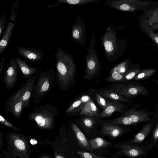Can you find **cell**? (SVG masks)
<instances>
[{"label":"cell","instance_id":"obj_1","mask_svg":"<svg viewBox=\"0 0 158 158\" xmlns=\"http://www.w3.org/2000/svg\"><path fill=\"white\" fill-rule=\"evenodd\" d=\"M56 61V81L60 90H69L74 85L76 66L73 56L58 47L55 55Z\"/></svg>","mask_w":158,"mask_h":158},{"label":"cell","instance_id":"obj_2","mask_svg":"<svg viewBox=\"0 0 158 158\" xmlns=\"http://www.w3.org/2000/svg\"><path fill=\"white\" fill-rule=\"evenodd\" d=\"M107 60L114 62L125 51L124 40L119 39L115 28L111 25L106 30L101 37Z\"/></svg>","mask_w":158,"mask_h":158},{"label":"cell","instance_id":"obj_3","mask_svg":"<svg viewBox=\"0 0 158 158\" xmlns=\"http://www.w3.org/2000/svg\"><path fill=\"white\" fill-rule=\"evenodd\" d=\"M60 114L55 106L49 104L34 107L28 115L30 121H34L42 129H51L55 125L56 118Z\"/></svg>","mask_w":158,"mask_h":158},{"label":"cell","instance_id":"obj_4","mask_svg":"<svg viewBox=\"0 0 158 158\" xmlns=\"http://www.w3.org/2000/svg\"><path fill=\"white\" fill-rule=\"evenodd\" d=\"M56 77V72L53 69H48L40 71L32 96L34 103H40L41 99L53 87V81Z\"/></svg>","mask_w":158,"mask_h":158},{"label":"cell","instance_id":"obj_5","mask_svg":"<svg viewBox=\"0 0 158 158\" xmlns=\"http://www.w3.org/2000/svg\"><path fill=\"white\" fill-rule=\"evenodd\" d=\"M153 113L148 111L146 109L138 110L131 108L120 116L112 119L102 120V122L114 124L130 126L150 121Z\"/></svg>","mask_w":158,"mask_h":158},{"label":"cell","instance_id":"obj_6","mask_svg":"<svg viewBox=\"0 0 158 158\" xmlns=\"http://www.w3.org/2000/svg\"><path fill=\"white\" fill-rule=\"evenodd\" d=\"M96 39L94 31L92 33L89 46L85 56L86 68L85 78L89 81L100 74L101 66L95 49Z\"/></svg>","mask_w":158,"mask_h":158},{"label":"cell","instance_id":"obj_7","mask_svg":"<svg viewBox=\"0 0 158 158\" xmlns=\"http://www.w3.org/2000/svg\"><path fill=\"white\" fill-rule=\"evenodd\" d=\"M106 88L130 99L139 95L147 96L149 94V91L144 86L134 84L129 81L114 83Z\"/></svg>","mask_w":158,"mask_h":158},{"label":"cell","instance_id":"obj_8","mask_svg":"<svg viewBox=\"0 0 158 158\" xmlns=\"http://www.w3.org/2000/svg\"><path fill=\"white\" fill-rule=\"evenodd\" d=\"M102 118L98 116H78L73 121L85 135L92 139L97 137H103L98 127H100Z\"/></svg>","mask_w":158,"mask_h":158},{"label":"cell","instance_id":"obj_9","mask_svg":"<svg viewBox=\"0 0 158 158\" xmlns=\"http://www.w3.org/2000/svg\"><path fill=\"white\" fill-rule=\"evenodd\" d=\"M114 147L118 149L115 155L119 157L127 158H140L148 155L147 150L145 145L131 143L128 140L114 144Z\"/></svg>","mask_w":158,"mask_h":158},{"label":"cell","instance_id":"obj_10","mask_svg":"<svg viewBox=\"0 0 158 158\" xmlns=\"http://www.w3.org/2000/svg\"><path fill=\"white\" fill-rule=\"evenodd\" d=\"M27 85L26 82L22 85L6 102V111L12 114L15 118H19L24 108L22 98Z\"/></svg>","mask_w":158,"mask_h":158},{"label":"cell","instance_id":"obj_11","mask_svg":"<svg viewBox=\"0 0 158 158\" xmlns=\"http://www.w3.org/2000/svg\"><path fill=\"white\" fill-rule=\"evenodd\" d=\"M148 1L139 0H106L104 3L115 10L125 12H134L149 4Z\"/></svg>","mask_w":158,"mask_h":158},{"label":"cell","instance_id":"obj_12","mask_svg":"<svg viewBox=\"0 0 158 158\" xmlns=\"http://www.w3.org/2000/svg\"><path fill=\"white\" fill-rule=\"evenodd\" d=\"M103 120V119H102ZM100 131L103 136L114 140L127 133L131 129L126 126L116 125L102 122Z\"/></svg>","mask_w":158,"mask_h":158},{"label":"cell","instance_id":"obj_13","mask_svg":"<svg viewBox=\"0 0 158 158\" xmlns=\"http://www.w3.org/2000/svg\"><path fill=\"white\" fill-rule=\"evenodd\" d=\"M20 70L15 58L11 59L6 66L3 74V81L7 89H11L14 88Z\"/></svg>","mask_w":158,"mask_h":158},{"label":"cell","instance_id":"obj_14","mask_svg":"<svg viewBox=\"0 0 158 158\" xmlns=\"http://www.w3.org/2000/svg\"><path fill=\"white\" fill-rule=\"evenodd\" d=\"M91 94V90L81 93L69 105L64 114L69 117L79 116L84 104Z\"/></svg>","mask_w":158,"mask_h":158},{"label":"cell","instance_id":"obj_15","mask_svg":"<svg viewBox=\"0 0 158 158\" xmlns=\"http://www.w3.org/2000/svg\"><path fill=\"white\" fill-rule=\"evenodd\" d=\"M71 36L76 43L85 46L86 38L85 26L84 20L79 16L72 25Z\"/></svg>","mask_w":158,"mask_h":158},{"label":"cell","instance_id":"obj_16","mask_svg":"<svg viewBox=\"0 0 158 158\" xmlns=\"http://www.w3.org/2000/svg\"><path fill=\"white\" fill-rule=\"evenodd\" d=\"M129 67V60L128 59L114 66L110 70L109 76L105 79L106 80L113 83L124 81L125 74Z\"/></svg>","mask_w":158,"mask_h":158},{"label":"cell","instance_id":"obj_17","mask_svg":"<svg viewBox=\"0 0 158 158\" xmlns=\"http://www.w3.org/2000/svg\"><path fill=\"white\" fill-rule=\"evenodd\" d=\"M70 126L75 137L79 151H84L92 153L87 137L73 121L70 122Z\"/></svg>","mask_w":158,"mask_h":158},{"label":"cell","instance_id":"obj_18","mask_svg":"<svg viewBox=\"0 0 158 158\" xmlns=\"http://www.w3.org/2000/svg\"><path fill=\"white\" fill-rule=\"evenodd\" d=\"M129 106L125 103L110 100L108 106L100 113L99 117L103 118L111 116L115 112L123 114L129 109Z\"/></svg>","mask_w":158,"mask_h":158},{"label":"cell","instance_id":"obj_19","mask_svg":"<svg viewBox=\"0 0 158 158\" xmlns=\"http://www.w3.org/2000/svg\"><path fill=\"white\" fill-rule=\"evenodd\" d=\"M157 123L156 120L153 119L147 122L138 132L134 135L133 139L128 140L135 143H142L149 135Z\"/></svg>","mask_w":158,"mask_h":158},{"label":"cell","instance_id":"obj_20","mask_svg":"<svg viewBox=\"0 0 158 158\" xmlns=\"http://www.w3.org/2000/svg\"><path fill=\"white\" fill-rule=\"evenodd\" d=\"M17 49L21 56L33 62L41 60L44 56L43 51L33 47L25 48L19 46Z\"/></svg>","mask_w":158,"mask_h":158},{"label":"cell","instance_id":"obj_21","mask_svg":"<svg viewBox=\"0 0 158 158\" xmlns=\"http://www.w3.org/2000/svg\"><path fill=\"white\" fill-rule=\"evenodd\" d=\"M39 72L40 70H39L33 76L26 80L27 87L22 98L24 108L28 107L29 106Z\"/></svg>","mask_w":158,"mask_h":158},{"label":"cell","instance_id":"obj_22","mask_svg":"<svg viewBox=\"0 0 158 158\" xmlns=\"http://www.w3.org/2000/svg\"><path fill=\"white\" fill-rule=\"evenodd\" d=\"M93 98L91 92V95L84 104L79 116H88L99 117L100 113L94 102Z\"/></svg>","mask_w":158,"mask_h":158},{"label":"cell","instance_id":"obj_23","mask_svg":"<svg viewBox=\"0 0 158 158\" xmlns=\"http://www.w3.org/2000/svg\"><path fill=\"white\" fill-rule=\"evenodd\" d=\"M97 90L101 95L110 100L129 104H132L134 103L131 99L126 98L107 89L106 87L102 88Z\"/></svg>","mask_w":158,"mask_h":158},{"label":"cell","instance_id":"obj_24","mask_svg":"<svg viewBox=\"0 0 158 158\" xmlns=\"http://www.w3.org/2000/svg\"><path fill=\"white\" fill-rule=\"evenodd\" d=\"M92 153L97 150H106L113 146L112 143L105 139L101 137H97L89 139Z\"/></svg>","mask_w":158,"mask_h":158},{"label":"cell","instance_id":"obj_25","mask_svg":"<svg viewBox=\"0 0 158 158\" xmlns=\"http://www.w3.org/2000/svg\"><path fill=\"white\" fill-rule=\"evenodd\" d=\"M15 24L9 22L7 25L0 41V55L6 49L10 42Z\"/></svg>","mask_w":158,"mask_h":158},{"label":"cell","instance_id":"obj_26","mask_svg":"<svg viewBox=\"0 0 158 158\" xmlns=\"http://www.w3.org/2000/svg\"><path fill=\"white\" fill-rule=\"evenodd\" d=\"M24 78L28 79L35 74L39 70L36 68L30 66L21 58L15 57Z\"/></svg>","mask_w":158,"mask_h":158},{"label":"cell","instance_id":"obj_27","mask_svg":"<svg viewBox=\"0 0 158 158\" xmlns=\"http://www.w3.org/2000/svg\"><path fill=\"white\" fill-rule=\"evenodd\" d=\"M146 15L148 24L152 29L158 28V7L148 11Z\"/></svg>","mask_w":158,"mask_h":158},{"label":"cell","instance_id":"obj_28","mask_svg":"<svg viewBox=\"0 0 158 158\" xmlns=\"http://www.w3.org/2000/svg\"><path fill=\"white\" fill-rule=\"evenodd\" d=\"M98 0H57L53 5L48 6V7H51L60 5L62 3H66L70 5L74 6L93 3L98 1Z\"/></svg>","mask_w":158,"mask_h":158},{"label":"cell","instance_id":"obj_29","mask_svg":"<svg viewBox=\"0 0 158 158\" xmlns=\"http://www.w3.org/2000/svg\"><path fill=\"white\" fill-rule=\"evenodd\" d=\"M158 142V122L154 127L148 143L145 145L148 151L153 149Z\"/></svg>","mask_w":158,"mask_h":158},{"label":"cell","instance_id":"obj_30","mask_svg":"<svg viewBox=\"0 0 158 158\" xmlns=\"http://www.w3.org/2000/svg\"><path fill=\"white\" fill-rule=\"evenodd\" d=\"M92 96L98 104L102 108L105 109L109 105L110 100L101 95L97 90H91Z\"/></svg>","mask_w":158,"mask_h":158},{"label":"cell","instance_id":"obj_31","mask_svg":"<svg viewBox=\"0 0 158 158\" xmlns=\"http://www.w3.org/2000/svg\"><path fill=\"white\" fill-rule=\"evenodd\" d=\"M156 72V70L153 69H146L141 70L132 80L137 81L145 79L152 76Z\"/></svg>","mask_w":158,"mask_h":158},{"label":"cell","instance_id":"obj_32","mask_svg":"<svg viewBox=\"0 0 158 158\" xmlns=\"http://www.w3.org/2000/svg\"><path fill=\"white\" fill-rule=\"evenodd\" d=\"M142 26L144 28L148 35L158 45V36L153 32L152 30L149 26L146 19H143Z\"/></svg>","mask_w":158,"mask_h":158},{"label":"cell","instance_id":"obj_33","mask_svg":"<svg viewBox=\"0 0 158 158\" xmlns=\"http://www.w3.org/2000/svg\"><path fill=\"white\" fill-rule=\"evenodd\" d=\"M140 69L137 68L129 67L125 73L124 77V81H129L132 80L137 74L141 71Z\"/></svg>","mask_w":158,"mask_h":158},{"label":"cell","instance_id":"obj_34","mask_svg":"<svg viewBox=\"0 0 158 158\" xmlns=\"http://www.w3.org/2000/svg\"><path fill=\"white\" fill-rule=\"evenodd\" d=\"M77 158H110L104 156H99L96 154L84 151H79L76 153Z\"/></svg>","mask_w":158,"mask_h":158},{"label":"cell","instance_id":"obj_35","mask_svg":"<svg viewBox=\"0 0 158 158\" xmlns=\"http://www.w3.org/2000/svg\"><path fill=\"white\" fill-rule=\"evenodd\" d=\"M19 5L18 0L15 1V2L13 4L12 9L10 16V22L15 23Z\"/></svg>","mask_w":158,"mask_h":158},{"label":"cell","instance_id":"obj_36","mask_svg":"<svg viewBox=\"0 0 158 158\" xmlns=\"http://www.w3.org/2000/svg\"><path fill=\"white\" fill-rule=\"evenodd\" d=\"M7 24V20L6 17V13L0 17V36L3 35L6 28Z\"/></svg>","mask_w":158,"mask_h":158},{"label":"cell","instance_id":"obj_37","mask_svg":"<svg viewBox=\"0 0 158 158\" xmlns=\"http://www.w3.org/2000/svg\"><path fill=\"white\" fill-rule=\"evenodd\" d=\"M0 122L5 126L15 131L20 130L19 128L17 127L8 121L2 115H0Z\"/></svg>","mask_w":158,"mask_h":158},{"label":"cell","instance_id":"obj_38","mask_svg":"<svg viewBox=\"0 0 158 158\" xmlns=\"http://www.w3.org/2000/svg\"><path fill=\"white\" fill-rule=\"evenodd\" d=\"M14 143L16 148L20 150H24L25 148L24 142L19 139H16L14 141Z\"/></svg>","mask_w":158,"mask_h":158},{"label":"cell","instance_id":"obj_39","mask_svg":"<svg viewBox=\"0 0 158 158\" xmlns=\"http://www.w3.org/2000/svg\"><path fill=\"white\" fill-rule=\"evenodd\" d=\"M5 59L4 58H2L0 63V78L3 69L5 65Z\"/></svg>","mask_w":158,"mask_h":158},{"label":"cell","instance_id":"obj_40","mask_svg":"<svg viewBox=\"0 0 158 158\" xmlns=\"http://www.w3.org/2000/svg\"><path fill=\"white\" fill-rule=\"evenodd\" d=\"M30 142L32 145H35L37 143V141L35 139H31L30 141Z\"/></svg>","mask_w":158,"mask_h":158},{"label":"cell","instance_id":"obj_41","mask_svg":"<svg viewBox=\"0 0 158 158\" xmlns=\"http://www.w3.org/2000/svg\"><path fill=\"white\" fill-rule=\"evenodd\" d=\"M56 158H64L63 156H60V155H58L57 156Z\"/></svg>","mask_w":158,"mask_h":158},{"label":"cell","instance_id":"obj_42","mask_svg":"<svg viewBox=\"0 0 158 158\" xmlns=\"http://www.w3.org/2000/svg\"><path fill=\"white\" fill-rule=\"evenodd\" d=\"M156 148L157 150H158V144L156 145Z\"/></svg>","mask_w":158,"mask_h":158},{"label":"cell","instance_id":"obj_43","mask_svg":"<svg viewBox=\"0 0 158 158\" xmlns=\"http://www.w3.org/2000/svg\"><path fill=\"white\" fill-rule=\"evenodd\" d=\"M156 84H158V79H157V81L156 82Z\"/></svg>","mask_w":158,"mask_h":158},{"label":"cell","instance_id":"obj_44","mask_svg":"<svg viewBox=\"0 0 158 158\" xmlns=\"http://www.w3.org/2000/svg\"><path fill=\"white\" fill-rule=\"evenodd\" d=\"M156 34L158 36V33H156Z\"/></svg>","mask_w":158,"mask_h":158}]
</instances>
